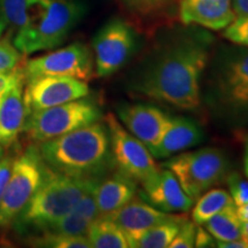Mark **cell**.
Returning a JSON list of instances; mask_svg holds the SVG:
<instances>
[{"label":"cell","mask_w":248,"mask_h":248,"mask_svg":"<svg viewBox=\"0 0 248 248\" xmlns=\"http://www.w3.org/2000/svg\"><path fill=\"white\" fill-rule=\"evenodd\" d=\"M212 46L213 37L202 30H183L169 36L133 68L126 88L181 110L198 109Z\"/></svg>","instance_id":"1"},{"label":"cell","mask_w":248,"mask_h":248,"mask_svg":"<svg viewBox=\"0 0 248 248\" xmlns=\"http://www.w3.org/2000/svg\"><path fill=\"white\" fill-rule=\"evenodd\" d=\"M201 102L222 125L248 126V47L219 49L206 68Z\"/></svg>","instance_id":"2"},{"label":"cell","mask_w":248,"mask_h":248,"mask_svg":"<svg viewBox=\"0 0 248 248\" xmlns=\"http://www.w3.org/2000/svg\"><path fill=\"white\" fill-rule=\"evenodd\" d=\"M38 150L48 168L75 177H100L115 167L109 131L99 121L40 142Z\"/></svg>","instance_id":"3"},{"label":"cell","mask_w":248,"mask_h":248,"mask_svg":"<svg viewBox=\"0 0 248 248\" xmlns=\"http://www.w3.org/2000/svg\"><path fill=\"white\" fill-rule=\"evenodd\" d=\"M98 182L99 177H75L46 166L42 184L14 223L20 228L45 230L75 208L85 192Z\"/></svg>","instance_id":"4"},{"label":"cell","mask_w":248,"mask_h":248,"mask_svg":"<svg viewBox=\"0 0 248 248\" xmlns=\"http://www.w3.org/2000/svg\"><path fill=\"white\" fill-rule=\"evenodd\" d=\"M83 15L84 6L77 0H37L29 23L15 33L14 46L22 54L57 47Z\"/></svg>","instance_id":"5"},{"label":"cell","mask_w":248,"mask_h":248,"mask_svg":"<svg viewBox=\"0 0 248 248\" xmlns=\"http://www.w3.org/2000/svg\"><path fill=\"white\" fill-rule=\"evenodd\" d=\"M176 176L185 193L194 201L225 177L229 162L217 148H201L176 154L162 163Z\"/></svg>","instance_id":"6"},{"label":"cell","mask_w":248,"mask_h":248,"mask_svg":"<svg viewBox=\"0 0 248 248\" xmlns=\"http://www.w3.org/2000/svg\"><path fill=\"white\" fill-rule=\"evenodd\" d=\"M101 119V110L91 99L77 100L31 111L24 125V132L33 141L43 142L59 137Z\"/></svg>","instance_id":"7"},{"label":"cell","mask_w":248,"mask_h":248,"mask_svg":"<svg viewBox=\"0 0 248 248\" xmlns=\"http://www.w3.org/2000/svg\"><path fill=\"white\" fill-rule=\"evenodd\" d=\"M46 164L35 146L15 157L11 178L0 199V226L14 223L42 184Z\"/></svg>","instance_id":"8"},{"label":"cell","mask_w":248,"mask_h":248,"mask_svg":"<svg viewBox=\"0 0 248 248\" xmlns=\"http://www.w3.org/2000/svg\"><path fill=\"white\" fill-rule=\"evenodd\" d=\"M105 123L109 131L114 166L120 172L142 183L160 169L146 145L124 128L115 115L108 114Z\"/></svg>","instance_id":"9"},{"label":"cell","mask_w":248,"mask_h":248,"mask_svg":"<svg viewBox=\"0 0 248 248\" xmlns=\"http://www.w3.org/2000/svg\"><path fill=\"white\" fill-rule=\"evenodd\" d=\"M135 30L121 18H111L93 38L97 75L107 77L125 66L137 51Z\"/></svg>","instance_id":"10"},{"label":"cell","mask_w":248,"mask_h":248,"mask_svg":"<svg viewBox=\"0 0 248 248\" xmlns=\"http://www.w3.org/2000/svg\"><path fill=\"white\" fill-rule=\"evenodd\" d=\"M93 70L90 48L83 43H74L28 61L23 74L27 80L39 76H62L86 82L93 77Z\"/></svg>","instance_id":"11"},{"label":"cell","mask_w":248,"mask_h":248,"mask_svg":"<svg viewBox=\"0 0 248 248\" xmlns=\"http://www.w3.org/2000/svg\"><path fill=\"white\" fill-rule=\"evenodd\" d=\"M84 80L62 76H39L27 80L26 100L30 113L88 97Z\"/></svg>","instance_id":"12"},{"label":"cell","mask_w":248,"mask_h":248,"mask_svg":"<svg viewBox=\"0 0 248 248\" xmlns=\"http://www.w3.org/2000/svg\"><path fill=\"white\" fill-rule=\"evenodd\" d=\"M123 126L152 152L159 145L171 116L163 109L147 104H125L117 108Z\"/></svg>","instance_id":"13"},{"label":"cell","mask_w":248,"mask_h":248,"mask_svg":"<svg viewBox=\"0 0 248 248\" xmlns=\"http://www.w3.org/2000/svg\"><path fill=\"white\" fill-rule=\"evenodd\" d=\"M141 185L142 199L162 212H187L194 204V200L185 193L176 176L167 168L157 170Z\"/></svg>","instance_id":"14"},{"label":"cell","mask_w":248,"mask_h":248,"mask_svg":"<svg viewBox=\"0 0 248 248\" xmlns=\"http://www.w3.org/2000/svg\"><path fill=\"white\" fill-rule=\"evenodd\" d=\"M175 215L155 208L142 198L135 197L122 208L114 213L109 218L113 219L128 239L129 247L135 246L136 241L148 229L160 224Z\"/></svg>","instance_id":"15"},{"label":"cell","mask_w":248,"mask_h":248,"mask_svg":"<svg viewBox=\"0 0 248 248\" xmlns=\"http://www.w3.org/2000/svg\"><path fill=\"white\" fill-rule=\"evenodd\" d=\"M178 16L185 26L223 30L235 18L233 0H179Z\"/></svg>","instance_id":"16"},{"label":"cell","mask_w":248,"mask_h":248,"mask_svg":"<svg viewBox=\"0 0 248 248\" xmlns=\"http://www.w3.org/2000/svg\"><path fill=\"white\" fill-rule=\"evenodd\" d=\"M24 80L23 76L2 95L0 104V144L2 146H9L16 140L30 115Z\"/></svg>","instance_id":"17"},{"label":"cell","mask_w":248,"mask_h":248,"mask_svg":"<svg viewBox=\"0 0 248 248\" xmlns=\"http://www.w3.org/2000/svg\"><path fill=\"white\" fill-rule=\"evenodd\" d=\"M202 139L203 131L195 121L188 117L171 116L159 145L151 153L154 159H169L181 152L197 146Z\"/></svg>","instance_id":"18"},{"label":"cell","mask_w":248,"mask_h":248,"mask_svg":"<svg viewBox=\"0 0 248 248\" xmlns=\"http://www.w3.org/2000/svg\"><path fill=\"white\" fill-rule=\"evenodd\" d=\"M137 194V182L117 171L95 187V202L99 217H110Z\"/></svg>","instance_id":"19"},{"label":"cell","mask_w":248,"mask_h":248,"mask_svg":"<svg viewBox=\"0 0 248 248\" xmlns=\"http://www.w3.org/2000/svg\"><path fill=\"white\" fill-rule=\"evenodd\" d=\"M86 237L93 248H128L121 228L109 217H98L90 225Z\"/></svg>","instance_id":"20"},{"label":"cell","mask_w":248,"mask_h":248,"mask_svg":"<svg viewBox=\"0 0 248 248\" xmlns=\"http://www.w3.org/2000/svg\"><path fill=\"white\" fill-rule=\"evenodd\" d=\"M36 2L37 0H0V37L26 27Z\"/></svg>","instance_id":"21"},{"label":"cell","mask_w":248,"mask_h":248,"mask_svg":"<svg viewBox=\"0 0 248 248\" xmlns=\"http://www.w3.org/2000/svg\"><path fill=\"white\" fill-rule=\"evenodd\" d=\"M197 200V203L192 209V221L197 225H203L217 213L234 204L231 195L219 188L204 192Z\"/></svg>","instance_id":"22"},{"label":"cell","mask_w":248,"mask_h":248,"mask_svg":"<svg viewBox=\"0 0 248 248\" xmlns=\"http://www.w3.org/2000/svg\"><path fill=\"white\" fill-rule=\"evenodd\" d=\"M240 223L233 204L214 215L203 226L217 241H229L240 239Z\"/></svg>","instance_id":"23"},{"label":"cell","mask_w":248,"mask_h":248,"mask_svg":"<svg viewBox=\"0 0 248 248\" xmlns=\"http://www.w3.org/2000/svg\"><path fill=\"white\" fill-rule=\"evenodd\" d=\"M184 217L175 215L160 224L148 229L139 239L136 241L133 248H166L169 247L173 238L181 228Z\"/></svg>","instance_id":"24"},{"label":"cell","mask_w":248,"mask_h":248,"mask_svg":"<svg viewBox=\"0 0 248 248\" xmlns=\"http://www.w3.org/2000/svg\"><path fill=\"white\" fill-rule=\"evenodd\" d=\"M30 246L48 248H92L86 235H69L43 231V234L30 241Z\"/></svg>","instance_id":"25"},{"label":"cell","mask_w":248,"mask_h":248,"mask_svg":"<svg viewBox=\"0 0 248 248\" xmlns=\"http://www.w3.org/2000/svg\"><path fill=\"white\" fill-rule=\"evenodd\" d=\"M91 221L83 217L75 212H70L58 221L52 223L47 229L43 231H51L55 233L69 234V235H86L89 231Z\"/></svg>","instance_id":"26"},{"label":"cell","mask_w":248,"mask_h":248,"mask_svg":"<svg viewBox=\"0 0 248 248\" xmlns=\"http://www.w3.org/2000/svg\"><path fill=\"white\" fill-rule=\"evenodd\" d=\"M179 0H123L130 13L139 17H151L168 11Z\"/></svg>","instance_id":"27"},{"label":"cell","mask_w":248,"mask_h":248,"mask_svg":"<svg viewBox=\"0 0 248 248\" xmlns=\"http://www.w3.org/2000/svg\"><path fill=\"white\" fill-rule=\"evenodd\" d=\"M223 36L234 45L248 47V15L235 16L232 22L225 28Z\"/></svg>","instance_id":"28"},{"label":"cell","mask_w":248,"mask_h":248,"mask_svg":"<svg viewBox=\"0 0 248 248\" xmlns=\"http://www.w3.org/2000/svg\"><path fill=\"white\" fill-rule=\"evenodd\" d=\"M22 60V54L7 39L0 40V73H8L16 69Z\"/></svg>","instance_id":"29"},{"label":"cell","mask_w":248,"mask_h":248,"mask_svg":"<svg viewBox=\"0 0 248 248\" xmlns=\"http://www.w3.org/2000/svg\"><path fill=\"white\" fill-rule=\"evenodd\" d=\"M97 184L91 186V187L85 192L84 195H83V197L80 198V200L77 202L75 208L71 210V212L79 214V215L85 217V218H88L89 221L91 222H93L95 218L99 217L97 202H95V187H97Z\"/></svg>","instance_id":"30"},{"label":"cell","mask_w":248,"mask_h":248,"mask_svg":"<svg viewBox=\"0 0 248 248\" xmlns=\"http://www.w3.org/2000/svg\"><path fill=\"white\" fill-rule=\"evenodd\" d=\"M197 224L193 221L184 219L182 222L181 228L173 238L170 248H192L195 247V234H197Z\"/></svg>","instance_id":"31"},{"label":"cell","mask_w":248,"mask_h":248,"mask_svg":"<svg viewBox=\"0 0 248 248\" xmlns=\"http://www.w3.org/2000/svg\"><path fill=\"white\" fill-rule=\"evenodd\" d=\"M228 185L235 206L248 202V179H244L239 173H231L228 177Z\"/></svg>","instance_id":"32"},{"label":"cell","mask_w":248,"mask_h":248,"mask_svg":"<svg viewBox=\"0 0 248 248\" xmlns=\"http://www.w3.org/2000/svg\"><path fill=\"white\" fill-rule=\"evenodd\" d=\"M14 160L15 157L12 155H6L0 159V199H1V195L4 193L9 178H11Z\"/></svg>","instance_id":"33"},{"label":"cell","mask_w":248,"mask_h":248,"mask_svg":"<svg viewBox=\"0 0 248 248\" xmlns=\"http://www.w3.org/2000/svg\"><path fill=\"white\" fill-rule=\"evenodd\" d=\"M23 76V69H14L12 71H8V73H0V95L4 94L7 90L11 89Z\"/></svg>","instance_id":"34"},{"label":"cell","mask_w":248,"mask_h":248,"mask_svg":"<svg viewBox=\"0 0 248 248\" xmlns=\"http://www.w3.org/2000/svg\"><path fill=\"white\" fill-rule=\"evenodd\" d=\"M195 247L208 248L216 247V239L209 233L202 225L197 226V234H195Z\"/></svg>","instance_id":"35"},{"label":"cell","mask_w":248,"mask_h":248,"mask_svg":"<svg viewBox=\"0 0 248 248\" xmlns=\"http://www.w3.org/2000/svg\"><path fill=\"white\" fill-rule=\"evenodd\" d=\"M233 11L235 16H247L248 0H233Z\"/></svg>","instance_id":"36"},{"label":"cell","mask_w":248,"mask_h":248,"mask_svg":"<svg viewBox=\"0 0 248 248\" xmlns=\"http://www.w3.org/2000/svg\"><path fill=\"white\" fill-rule=\"evenodd\" d=\"M216 247L219 248H248V245L244 243L241 239L237 240H229V241H217Z\"/></svg>","instance_id":"37"},{"label":"cell","mask_w":248,"mask_h":248,"mask_svg":"<svg viewBox=\"0 0 248 248\" xmlns=\"http://www.w3.org/2000/svg\"><path fill=\"white\" fill-rule=\"evenodd\" d=\"M237 215L241 222H248V202L237 207Z\"/></svg>","instance_id":"38"},{"label":"cell","mask_w":248,"mask_h":248,"mask_svg":"<svg viewBox=\"0 0 248 248\" xmlns=\"http://www.w3.org/2000/svg\"><path fill=\"white\" fill-rule=\"evenodd\" d=\"M240 239L248 245V222L240 223Z\"/></svg>","instance_id":"39"},{"label":"cell","mask_w":248,"mask_h":248,"mask_svg":"<svg viewBox=\"0 0 248 248\" xmlns=\"http://www.w3.org/2000/svg\"><path fill=\"white\" fill-rule=\"evenodd\" d=\"M245 173H246V176L248 177V140H247V144H246V151H245Z\"/></svg>","instance_id":"40"},{"label":"cell","mask_w":248,"mask_h":248,"mask_svg":"<svg viewBox=\"0 0 248 248\" xmlns=\"http://www.w3.org/2000/svg\"><path fill=\"white\" fill-rule=\"evenodd\" d=\"M2 157V145L0 144V159Z\"/></svg>","instance_id":"41"},{"label":"cell","mask_w":248,"mask_h":248,"mask_svg":"<svg viewBox=\"0 0 248 248\" xmlns=\"http://www.w3.org/2000/svg\"><path fill=\"white\" fill-rule=\"evenodd\" d=\"M4 95V94H2ZM2 95H0V104H1V99H2Z\"/></svg>","instance_id":"42"}]
</instances>
